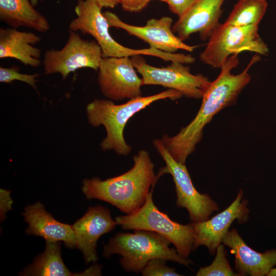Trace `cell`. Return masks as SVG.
I'll return each instance as SVG.
<instances>
[{"instance_id": "cell-16", "label": "cell", "mask_w": 276, "mask_h": 276, "mask_svg": "<svg viewBox=\"0 0 276 276\" xmlns=\"http://www.w3.org/2000/svg\"><path fill=\"white\" fill-rule=\"evenodd\" d=\"M29 226L26 233L40 236L49 242H64L70 248L76 247V237L72 225L61 223L47 212L40 202L27 205L22 213Z\"/></svg>"}, {"instance_id": "cell-1", "label": "cell", "mask_w": 276, "mask_h": 276, "mask_svg": "<svg viewBox=\"0 0 276 276\" xmlns=\"http://www.w3.org/2000/svg\"><path fill=\"white\" fill-rule=\"evenodd\" d=\"M238 55L231 56L221 67L220 74L211 82L202 97L200 108L195 118L175 135L170 137L164 134L160 139L177 162L185 164L187 157L194 151L196 145L201 140L204 126L221 109L233 104L250 82L248 71L260 60V57L255 54L241 73L234 75L231 71L239 63Z\"/></svg>"}, {"instance_id": "cell-17", "label": "cell", "mask_w": 276, "mask_h": 276, "mask_svg": "<svg viewBox=\"0 0 276 276\" xmlns=\"http://www.w3.org/2000/svg\"><path fill=\"white\" fill-rule=\"evenodd\" d=\"M222 242L234 255L235 267L240 275H267L276 265V250H271L264 253L255 251L245 244L235 229L227 232Z\"/></svg>"}, {"instance_id": "cell-31", "label": "cell", "mask_w": 276, "mask_h": 276, "mask_svg": "<svg viewBox=\"0 0 276 276\" xmlns=\"http://www.w3.org/2000/svg\"><path fill=\"white\" fill-rule=\"evenodd\" d=\"M159 1L163 2H166L167 0H159Z\"/></svg>"}, {"instance_id": "cell-25", "label": "cell", "mask_w": 276, "mask_h": 276, "mask_svg": "<svg viewBox=\"0 0 276 276\" xmlns=\"http://www.w3.org/2000/svg\"><path fill=\"white\" fill-rule=\"evenodd\" d=\"M198 0H167L170 10L181 17L187 12Z\"/></svg>"}, {"instance_id": "cell-28", "label": "cell", "mask_w": 276, "mask_h": 276, "mask_svg": "<svg viewBox=\"0 0 276 276\" xmlns=\"http://www.w3.org/2000/svg\"><path fill=\"white\" fill-rule=\"evenodd\" d=\"M102 9L103 8H113L120 4L121 0H94Z\"/></svg>"}, {"instance_id": "cell-22", "label": "cell", "mask_w": 276, "mask_h": 276, "mask_svg": "<svg viewBox=\"0 0 276 276\" xmlns=\"http://www.w3.org/2000/svg\"><path fill=\"white\" fill-rule=\"evenodd\" d=\"M216 256L209 266L201 267L196 273L197 276H235L226 257V250L223 245L219 244L216 248Z\"/></svg>"}, {"instance_id": "cell-15", "label": "cell", "mask_w": 276, "mask_h": 276, "mask_svg": "<svg viewBox=\"0 0 276 276\" xmlns=\"http://www.w3.org/2000/svg\"><path fill=\"white\" fill-rule=\"evenodd\" d=\"M225 0H198L173 25L172 30L182 41L198 33L206 40L219 24L221 7Z\"/></svg>"}, {"instance_id": "cell-10", "label": "cell", "mask_w": 276, "mask_h": 276, "mask_svg": "<svg viewBox=\"0 0 276 276\" xmlns=\"http://www.w3.org/2000/svg\"><path fill=\"white\" fill-rule=\"evenodd\" d=\"M153 144L166 164V167L162 169L159 175L169 173L173 177L177 206L188 210L193 222L208 220L213 211L218 210L217 203L208 195L197 191L185 164L177 162L173 158L160 139H154Z\"/></svg>"}, {"instance_id": "cell-12", "label": "cell", "mask_w": 276, "mask_h": 276, "mask_svg": "<svg viewBox=\"0 0 276 276\" xmlns=\"http://www.w3.org/2000/svg\"><path fill=\"white\" fill-rule=\"evenodd\" d=\"M103 14L110 27L124 30L129 35L147 43L150 48L170 53H175L179 50L191 52L196 48L185 43L174 34L172 30L173 19L170 17L152 18L145 26H137L123 21L111 12L106 11Z\"/></svg>"}, {"instance_id": "cell-30", "label": "cell", "mask_w": 276, "mask_h": 276, "mask_svg": "<svg viewBox=\"0 0 276 276\" xmlns=\"http://www.w3.org/2000/svg\"><path fill=\"white\" fill-rule=\"evenodd\" d=\"M30 2L34 6H36L38 3V0H30Z\"/></svg>"}, {"instance_id": "cell-2", "label": "cell", "mask_w": 276, "mask_h": 276, "mask_svg": "<svg viewBox=\"0 0 276 276\" xmlns=\"http://www.w3.org/2000/svg\"><path fill=\"white\" fill-rule=\"evenodd\" d=\"M133 160L132 168L119 176L104 180L97 177L84 179L82 190L87 199L106 201L126 214L139 210L157 177L147 151H139Z\"/></svg>"}, {"instance_id": "cell-7", "label": "cell", "mask_w": 276, "mask_h": 276, "mask_svg": "<svg viewBox=\"0 0 276 276\" xmlns=\"http://www.w3.org/2000/svg\"><path fill=\"white\" fill-rule=\"evenodd\" d=\"M258 25L234 26L225 22L216 28L199 55L200 61L213 68H221L232 55L251 52L261 55L268 53L260 37Z\"/></svg>"}, {"instance_id": "cell-14", "label": "cell", "mask_w": 276, "mask_h": 276, "mask_svg": "<svg viewBox=\"0 0 276 276\" xmlns=\"http://www.w3.org/2000/svg\"><path fill=\"white\" fill-rule=\"evenodd\" d=\"M242 198V192L240 191L233 202L223 211L211 219L191 223L194 231L193 249L204 245L214 254L233 222L236 219L245 221L248 210Z\"/></svg>"}, {"instance_id": "cell-23", "label": "cell", "mask_w": 276, "mask_h": 276, "mask_svg": "<svg viewBox=\"0 0 276 276\" xmlns=\"http://www.w3.org/2000/svg\"><path fill=\"white\" fill-rule=\"evenodd\" d=\"M18 67L14 66L11 67H0V82L2 83H12L14 80L25 82L36 90V83L39 75L22 74L19 72Z\"/></svg>"}, {"instance_id": "cell-19", "label": "cell", "mask_w": 276, "mask_h": 276, "mask_svg": "<svg viewBox=\"0 0 276 276\" xmlns=\"http://www.w3.org/2000/svg\"><path fill=\"white\" fill-rule=\"evenodd\" d=\"M31 276L101 275V266L93 265L84 271L73 273L66 267L61 256L60 242L46 241L44 252L21 273Z\"/></svg>"}, {"instance_id": "cell-9", "label": "cell", "mask_w": 276, "mask_h": 276, "mask_svg": "<svg viewBox=\"0 0 276 276\" xmlns=\"http://www.w3.org/2000/svg\"><path fill=\"white\" fill-rule=\"evenodd\" d=\"M103 58L102 50L95 40L83 39L78 33L70 30L64 47L46 51L42 63L45 75L59 73L65 79L79 68L98 71Z\"/></svg>"}, {"instance_id": "cell-13", "label": "cell", "mask_w": 276, "mask_h": 276, "mask_svg": "<svg viewBox=\"0 0 276 276\" xmlns=\"http://www.w3.org/2000/svg\"><path fill=\"white\" fill-rule=\"evenodd\" d=\"M110 211L97 205L90 207L86 213L73 225L76 247L82 252L86 264L98 260L97 243L103 235L113 231L116 226Z\"/></svg>"}, {"instance_id": "cell-4", "label": "cell", "mask_w": 276, "mask_h": 276, "mask_svg": "<svg viewBox=\"0 0 276 276\" xmlns=\"http://www.w3.org/2000/svg\"><path fill=\"white\" fill-rule=\"evenodd\" d=\"M171 242L155 232L135 230L134 233H119L104 246L103 255L121 256L120 262L127 272L139 273L150 260L162 258L188 266L192 262L180 256L176 249L171 248Z\"/></svg>"}, {"instance_id": "cell-20", "label": "cell", "mask_w": 276, "mask_h": 276, "mask_svg": "<svg viewBox=\"0 0 276 276\" xmlns=\"http://www.w3.org/2000/svg\"><path fill=\"white\" fill-rule=\"evenodd\" d=\"M0 19L15 29L25 27L45 32L50 28L47 18L29 0H0Z\"/></svg>"}, {"instance_id": "cell-29", "label": "cell", "mask_w": 276, "mask_h": 276, "mask_svg": "<svg viewBox=\"0 0 276 276\" xmlns=\"http://www.w3.org/2000/svg\"><path fill=\"white\" fill-rule=\"evenodd\" d=\"M267 275L268 276H276V268H271L270 271L268 273Z\"/></svg>"}, {"instance_id": "cell-24", "label": "cell", "mask_w": 276, "mask_h": 276, "mask_svg": "<svg viewBox=\"0 0 276 276\" xmlns=\"http://www.w3.org/2000/svg\"><path fill=\"white\" fill-rule=\"evenodd\" d=\"M167 260L155 258L148 262L141 271L144 276H179L174 268L166 265Z\"/></svg>"}, {"instance_id": "cell-27", "label": "cell", "mask_w": 276, "mask_h": 276, "mask_svg": "<svg viewBox=\"0 0 276 276\" xmlns=\"http://www.w3.org/2000/svg\"><path fill=\"white\" fill-rule=\"evenodd\" d=\"M1 220L5 216V213L11 209L12 199L9 191L1 189Z\"/></svg>"}, {"instance_id": "cell-11", "label": "cell", "mask_w": 276, "mask_h": 276, "mask_svg": "<svg viewBox=\"0 0 276 276\" xmlns=\"http://www.w3.org/2000/svg\"><path fill=\"white\" fill-rule=\"evenodd\" d=\"M129 57L103 58L97 81L102 94L114 101L142 96V79Z\"/></svg>"}, {"instance_id": "cell-8", "label": "cell", "mask_w": 276, "mask_h": 276, "mask_svg": "<svg viewBox=\"0 0 276 276\" xmlns=\"http://www.w3.org/2000/svg\"><path fill=\"white\" fill-rule=\"evenodd\" d=\"M143 85H161L176 90L182 96L202 98L211 81L201 74L194 75L189 66L179 62H171L166 67H158L148 64L141 55L131 58Z\"/></svg>"}, {"instance_id": "cell-3", "label": "cell", "mask_w": 276, "mask_h": 276, "mask_svg": "<svg viewBox=\"0 0 276 276\" xmlns=\"http://www.w3.org/2000/svg\"><path fill=\"white\" fill-rule=\"evenodd\" d=\"M182 95L168 89L159 93L129 99L125 103L115 104L109 100L95 99L86 106L88 123L94 127L103 125L107 135L100 146L103 151L113 150L120 155H127L131 147L127 144L123 131L129 119L140 110L159 100H176Z\"/></svg>"}, {"instance_id": "cell-18", "label": "cell", "mask_w": 276, "mask_h": 276, "mask_svg": "<svg viewBox=\"0 0 276 276\" xmlns=\"http://www.w3.org/2000/svg\"><path fill=\"white\" fill-rule=\"evenodd\" d=\"M40 40V36L31 32L1 28L0 58H13L26 65L38 67L41 63V51L34 45Z\"/></svg>"}, {"instance_id": "cell-5", "label": "cell", "mask_w": 276, "mask_h": 276, "mask_svg": "<svg viewBox=\"0 0 276 276\" xmlns=\"http://www.w3.org/2000/svg\"><path fill=\"white\" fill-rule=\"evenodd\" d=\"M102 8L94 0H78L75 8L77 17L69 25L70 30L80 31L94 37L100 46L103 58L132 57L148 55L158 57L165 61L173 58L172 53L152 48L133 49L124 47L111 36L108 22L101 11Z\"/></svg>"}, {"instance_id": "cell-6", "label": "cell", "mask_w": 276, "mask_h": 276, "mask_svg": "<svg viewBox=\"0 0 276 276\" xmlns=\"http://www.w3.org/2000/svg\"><path fill=\"white\" fill-rule=\"evenodd\" d=\"M153 187L143 205L133 214L116 217L117 224L124 229L145 230L158 233L173 244L180 256L187 258L193 248V226L191 223L179 224L160 211L153 201Z\"/></svg>"}, {"instance_id": "cell-26", "label": "cell", "mask_w": 276, "mask_h": 276, "mask_svg": "<svg viewBox=\"0 0 276 276\" xmlns=\"http://www.w3.org/2000/svg\"><path fill=\"white\" fill-rule=\"evenodd\" d=\"M151 0H121L120 4L125 11L137 12L147 6Z\"/></svg>"}, {"instance_id": "cell-21", "label": "cell", "mask_w": 276, "mask_h": 276, "mask_svg": "<svg viewBox=\"0 0 276 276\" xmlns=\"http://www.w3.org/2000/svg\"><path fill=\"white\" fill-rule=\"evenodd\" d=\"M267 6L266 0H239L225 22L239 27L259 25Z\"/></svg>"}]
</instances>
